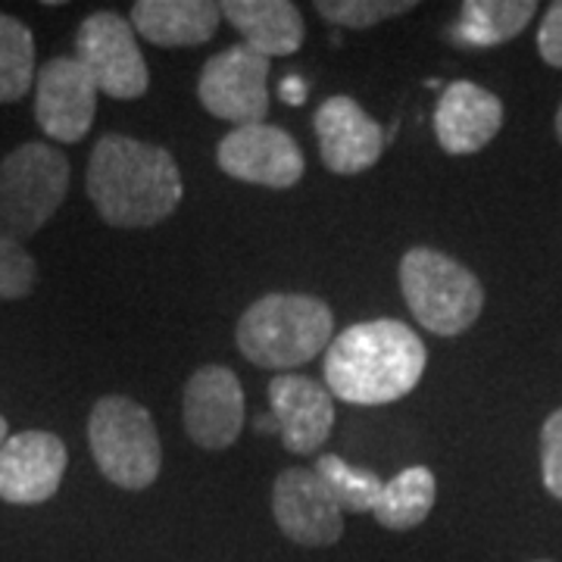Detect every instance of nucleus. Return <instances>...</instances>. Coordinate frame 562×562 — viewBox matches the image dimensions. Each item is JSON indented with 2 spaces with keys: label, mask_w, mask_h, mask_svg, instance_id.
I'll use <instances>...</instances> for the list:
<instances>
[{
  "label": "nucleus",
  "mask_w": 562,
  "mask_h": 562,
  "mask_svg": "<svg viewBox=\"0 0 562 562\" xmlns=\"http://www.w3.org/2000/svg\"><path fill=\"white\" fill-rule=\"evenodd\" d=\"M557 138L562 140V106H560V113H557Z\"/></svg>",
  "instance_id": "29"
},
{
  "label": "nucleus",
  "mask_w": 562,
  "mask_h": 562,
  "mask_svg": "<svg viewBox=\"0 0 562 562\" xmlns=\"http://www.w3.org/2000/svg\"><path fill=\"white\" fill-rule=\"evenodd\" d=\"M38 281V266L20 241L0 238V301L29 297Z\"/></svg>",
  "instance_id": "24"
},
{
  "label": "nucleus",
  "mask_w": 562,
  "mask_h": 562,
  "mask_svg": "<svg viewBox=\"0 0 562 562\" xmlns=\"http://www.w3.org/2000/svg\"><path fill=\"white\" fill-rule=\"evenodd\" d=\"M435 501H438V482H435L431 469L409 465L384 484L372 516L391 531H409L428 519V513L435 509Z\"/></svg>",
  "instance_id": "20"
},
{
  "label": "nucleus",
  "mask_w": 562,
  "mask_h": 562,
  "mask_svg": "<svg viewBox=\"0 0 562 562\" xmlns=\"http://www.w3.org/2000/svg\"><path fill=\"white\" fill-rule=\"evenodd\" d=\"M66 443L50 431H20L0 443V501L47 503L66 475Z\"/></svg>",
  "instance_id": "13"
},
{
  "label": "nucleus",
  "mask_w": 562,
  "mask_h": 562,
  "mask_svg": "<svg viewBox=\"0 0 562 562\" xmlns=\"http://www.w3.org/2000/svg\"><path fill=\"white\" fill-rule=\"evenodd\" d=\"M535 13V0H465L450 35L462 47H494L516 38Z\"/></svg>",
  "instance_id": "19"
},
{
  "label": "nucleus",
  "mask_w": 562,
  "mask_h": 562,
  "mask_svg": "<svg viewBox=\"0 0 562 562\" xmlns=\"http://www.w3.org/2000/svg\"><path fill=\"white\" fill-rule=\"evenodd\" d=\"M238 350L247 362L288 375L335 341V313L313 294H266L238 319Z\"/></svg>",
  "instance_id": "3"
},
{
  "label": "nucleus",
  "mask_w": 562,
  "mask_h": 562,
  "mask_svg": "<svg viewBox=\"0 0 562 562\" xmlns=\"http://www.w3.org/2000/svg\"><path fill=\"white\" fill-rule=\"evenodd\" d=\"M88 443L103 479L122 491H144L160 479L162 443L157 425L132 397L106 394L94 403Z\"/></svg>",
  "instance_id": "5"
},
{
  "label": "nucleus",
  "mask_w": 562,
  "mask_h": 562,
  "mask_svg": "<svg viewBox=\"0 0 562 562\" xmlns=\"http://www.w3.org/2000/svg\"><path fill=\"white\" fill-rule=\"evenodd\" d=\"M220 169L232 179L260 188H294L303 179V150L279 125H241L228 132L216 147Z\"/></svg>",
  "instance_id": "9"
},
{
  "label": "nucleus",
  "mask_w": 562,
  "mask_h": 562,
  "mask_svg": "<svg viewBox=\"0 0 562 562\" xmlns=\"http://www.w3.org/2000/svg\"><path fill=\"white\" fill-rule=\"evenodd\" d=\"M316 138H319V154L325 169L335 176H360L372 169L382 157L387 135L360 103L347 94H335L316 110Z\"/></svg>",
  "instance_id": "14"
},
{
  "label": "nucleus",
  "mask_w": 562,
  "mask_h": 562,
  "mask_svg": "<svg viewBox=\"0 0 562 562\" xmlns=\"http://www.w3.org/2000/svg\"><path fill=\"white\" fill-rule=\"evenodd\" d=\"M69 191V160L57 147L29 140L0 160V238H32L60 210Z\"/></svg>",
  "instance_id": "6"
},
{
  "label": "nucleus",
  "mask_w": 562,
  "mask_h": 562,
  "mask_svg": "<svg viewBox=\"0 0 562 562\" xmlns=\"http://www.w3.org/2000/svg\"><path fill=\"white\" fill-rule=\"evenodd\" d=\"M76 60L91 72L98 91L116 101H138L150 88V69L138 38L120 13H91L76 32Z\"/></svg>",
  "instance_id": "7"
},
{
  "label": "nucleus",
  "mask_w": 562,
  "mask_h": 562,
  "mask_svg": "<svg viewBox=\"0 0 562 562\" xmlns=\"http://www.w3.org/2000/svg\"><path fill=\"white\" fill-rule=\"evenodd\" d=\"M425 344L397 319L357 322L325 350V384L331 397L353 406L403 401L425 375Z\"/></svg>",
  "instance_id": "2"
},
{
  "label": "nucleus",
  "mask_w": 562,
  "mask_h": 562,
  "mask_svg": "<svg viewBox=\"0 0 562 562\" xmlns=\"http://www.w3.org/2000/svg\"><path fill=\"white\" fill-rule=\"evenodd\" d=\"M281 101L291 103V106H297V103L306 101V88H303V81L294 79V76L281 81Z\"/></svg>",
  "instance_id": "27"
},
{
  "label": "nucleus",
  "mask_w": 562,
  "mask_h": 562,
  "mask_svg": "<svg viewBox=\"0 0 562 562\" xmlns=\"http://www.w3.org/2000/svg\"><path fill=\"white\" fill-rule=\"evenodd\" d=\"M181 419L188 438L203 450H225L244 431V391L228 366H201L181 401Z\"/></svg>",
  "instance_id": "11"
},
{
  "label": "nucleus",
  "mask_w": 562,
  "mask_h": 562,
  "mask_svg": "<svg viewBox=\"0 0 562 562\" xmlns=\"http://www.w3.org/2000/svg\"><path fill=\"white\" fill-rule=\"evenodd\" d=\"M198 98L210 116L235 128L257 125L269 113V60L247 44L225 47L203 66Z\"/></svg>",
  "instance_id": "8"
},
{
  "label": "nucleus",
  "mask_w": 562,
  "mask_h": 562,
  "mask_svg": "<svg viewBox=\"0 0 562 562\" xmlns=\"http://www.w3.org/2000/svg\"><path fill=\"white\" fill-rule=\"evenodd\" d=\"M88 198L113 228H150L179 210V162L150 140L103 135L88 162Z\"/></svg>",
  "instance_id": "1"
},
{
  "label": "nucleus",
  "mask_w": 562,
  "mask_h": 562,
  "mask_svg": "<svg viewBox=\"0 0 562 562\" xmlns=\"http://www.w3.org/2000/svg\"><path fill=\"white\" fill-rule=\"evenodd\" d=\"M541 475L543 487L562 501V409L550 413L541 428Z\"/></svg>",
  "instance_id": "25"
},
{
  "label": "nucleus",
  "mask_w": 562,
  "mask_h": 562,
  "mask_svg": "<svg viewBox=\"0 0 562 562\" xmlns=\"http://www.w3.org/2000/svg\"><path fill=\"white\" fill-rule=\"evenodd\" d=\"M272 516L281 535L297 547H331L344 535V509L328 494L316 469H284L272 484Z\"/></svg>",
  "instance_id": "12"
},
{
  "label": "nucleus",
  "mask_w": 562,
  "mask_h": 562,
  "mask_svg": "<svg viewBox=\"0 0 562 562\" xmlns=\"http://www.w3.org/2000/svg\"><path fill=\"white\" fill-rule=\"evenodd\" d=\"M222 7L213 0H138L132 25L157 47H198L216 35Z\"/></svg>",
  "instance_id": "17"
},
{
  "label": "nucleus",
  "mask_w": 562,
  "mask_h": 562,
  "mask_svg": "<svg viewBox=\"0 0 562 562\" xmlns=\"http://www.w3.org/2000/svg\"><path fill=\"white\" fill-rule=\"evenodd\" d=\"M35 79V38L29 25L0 13V103L22 101Z\"/></svg>",
  "instance_id": "21"
},
{
  "label": "nucleus",
  "mask_w": 562,
  "mask_h": 562,
  "mask_svg": "<svg viewBox=\"0 0 562 562\" xmlns=\"http://www.w3.org/2000/svg\"><path fill=\"white\" fill-rule=\"evenodd\" d=\"M272 419L288 453L313 457L328 441L335 428V401L331 391L306 375H276L269 382Z\"/></svg>",
  "instance_id": "15"
},
{
  "label": "nucleus",
  "mask_w": 562,
  "mask_h": 562,
  "mask_svg": "<svg viewBox=\"0 0 562 562\" xmlns=\"http://www.w3.org/2000/svg\"><path fill=\"white\" fill-rule=\"evenodd\" d=\"M316 475L344 513H375L384 482L372 469L350 465L335 453H322L316 460Z\"/></svg>",
  "instance_id": "22"
},
{
  "label": "nucleus",
  "mask_w": 562,
  "mask_h": 562,
  "mask_svg": "<svg viewBox=\"0 0 562 562\" xmlns=\"http://www.w3.org/2000/svg\"><path fill=\"white\" fill-rule=\"evenodd\" d=\"M7 438H10V425H7V419L0 416V443L7 441Z\"/></svg>",
  "instance_id": "28"
},
{
  "label": "nucleus",
  "mask_w": 562,
  "mask_h": 562,
  "mask_svg": "<svg viewBox=\"0 0 562 562\" xmlns=\"http://www.w3.org/2000/svg\"><path fill=\"white\" fill-rule=\"evenodd\" d=\"M416 10V0H316L322 20L341 29H372L384 20H397Z\"/></svg>",
  "instance_id": "23"
},
{
  "label": "nucleus",
  "mask_w": 562,
  "mask_h": 562,
  "mask_svg": "<svg viewBox=\"0 0 562 562\" xmlns=\"http://www.w3.org/2000/svg\"><path fill=\"white\" fill-rule=\"evenodd\" d=\"M222 16L241 32L244 44L260 57H291L303 44L301 10L288 0H225Z\"/></svg>",
  "instance_id": "18"
},
{
  "label": "nucleus",
  "mask_w": 562,
  "mask_h": 562,
  "mask_svg": "<svg viewBox=\"0 0 562 562\" xmlns=\"http://www.w3.org/2000/svg\"><path fill=\"white\" fill-rule=\"evenodd\" d=\"M403 301L431 335L457 338L484 310V288L472 269L435 247H413L401 260Z\"/></svg>",
  "instance_id": "4"
},
{
  "label": "nucleus",
  "mask_w": 562,
  "mask_h": 562,
  "mask_svg": "<svg viewBox=\"0 0 562 562\" xmlns=\"http://www.w3.org/2000/svg\"><path fill=\"white\" fill-rule=\"evenodd\" d=\"M535 562H550V560H535Z\"/></svg>",
  "instance_id": "30"
},
{
  "label": "nucleus",
  "mask_w": 562,
  "mask_h": 562,
  "mask_svg": "<svg viewBox=\"0 0 562 562\" xmlns=\"http://www.w3.org/2000/svg\"><path fill=\"white\" fill-rule=\"evenodd\" d=\"M538 50L543 63L562 69V0L550 3V10L543 13L541 32H538Z\"/></svg>",
  "instance_id": "26"
},
{
  "label": "nucleus",
  "mask_w": 562,
  "mask_h": 562,
  "mask_svg": "<svg viewBox=\"0 0 562 562\" xmlns=\"http://www.w3.org/2000/svg\"><path fill=\"white\" fill-rule=\"evenodd\" d=\"M98 113V85L76 57H54L35 79V122L47 138L60 144L81 140Z\"/></svg>",
  "instance_id": "10"
},
{
  "label": "nucleus",
  "mask_w": 562,
  "mask_h": 562,
  "mask_svg": "<svg viewBox=\"0 0 562 562\" xmlns=\"http://www.w3.org/2000/svg\"><path fill=\"white\" fill-rule=\"evenodd\" d=\"M503 128V103L475 81H453L441 91L435 135L447 154L469 157L484 150Z\"/></svg>",
  "instance_id": "16"
}]
</instances>
